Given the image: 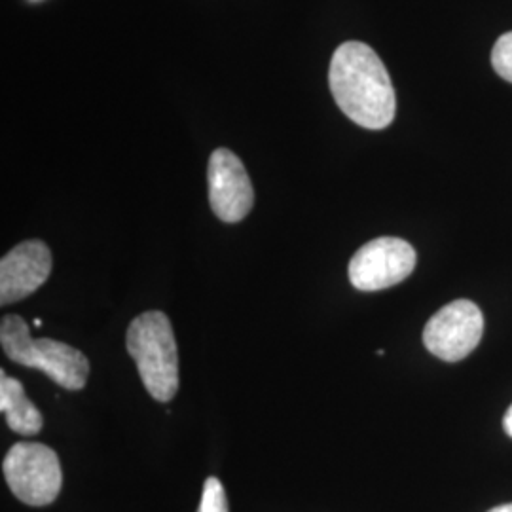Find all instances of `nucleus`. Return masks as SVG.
Instances as JSON below:
<instances>
[{"mask_svg":"<svg viewBox=\"0 0 512 512\" xmlns=\"http://www.w3.org/2000/svg\"><path fill=\"white\" fill-rule=\"evenodd\" d=\"M198 512H228V499L219 478L211 476L205 480Z\"/></svg>","mask_w":512,"mask_h":512,"instance_id":"10","label":"nucleus"},{"mask_svg":"<svg viewBox=\"0 0 512 512\" xmlns=\"http://www.w3.org/2000/svg\"><path fill=\"white\" fill-rule=\"evenodd\" d=\"M0 410L8 427L21 437H35L42 431V414L25 395L21 382L4 370L0 372Z\"/></svg>","mask_w":512,"mask_h":512,"instance_id":"9","label":"nucleus"},{"mask_svg":"<svg viewBox=\"0 0 512 512\" xmlns=\"http://www.w3.org/2000/svg\"><path fill=\"white\" fill-rule=\"evenodd\" d=\"M209 203L222 222L234 224L245 219L255 205V190L245 165L228 148H217L207 167Z\"/></svg>","mask_w":512,"mask_h":512,"instance_id":"7","label":"nucleus"},{"mask_svg":"<svg viewBox=\"0 0 512 512\" xmlns=\"http://www.w3.org/2000/svg\"><path fill=\"white\" fill-rule=\"evenodd\" d=\"M503 429H505V433L512 439V404L509 406L505 418H503Z\"/></svg>","mask_w":512,"mask_h":512,"instance_id":"12","label":"nucleus"},{"mask_svg":"<svg viewBox=\"0 0 512 512\" xmlns=\"http://www.w3.org/2000/svg\"><path fill=\"white\" fill-rule=\"evenodd\" d=\"M332 97L357 126L384 129L393 122L397 99L384 61L357 40L344 42L332 55L329 69Z\"/></svg>","mask_w":512,"mask_h":512,"instance_id":"1","label":"nucleus"},{"mask_svg":"<svg viewBox=\"0 0 512 512\" xmlns=\"http://www.w3.org/2000/svg\"><path fill=\"white\" fill-rule=\"evenodd\" d=\"M416 260L414 247L404 239H372L351 258L349 281L365 293L389 289L414 272Z\"/></svg>","mask_w":512,"mask_h":512,"instance_id":"6","label":"nucleus"},{"mask_svg":"<svg viewBox=\"0 0 512 512\" xmlns=\"http://www.w3.org/2000/svg\"><path fill=\"white\" fill-rule=\"evenodd\" d=\"M0 344L6 357L18 365L42 370L55 384L78 391L90 374L88 357L69 344L31 336L29 325L19 315H6L0 323Z\"/></svg>","mask_w":512,"mask_h":512,"instance_id":"3","label":"nucleus"},{"mask_svg":"<svg viewBox=\"0 0 512 512\" xmlns=\"http://www.w3.org/2000/svg\"><path fill=\"white\" fill-rule=\"evenodd\" d=\"M488 512H512V503H507V505H501V507H495L492 511Z\"/></svg>","mask_w":512,"mask_h":512,"instance_id":"13","label":"nucleus"},{"mask_svg":"<svg viewBox=\"0 0 512 512\" xmlns=\"http://www.w3.org/2000/svg\"><path fill=\"white\" fill-rule=\"evenodd\" d=\"M35 327H38V329L42 327V321H40V319H35Z\"/></svg>","mask_w":512,"mask_h":512,"instance_id":"14","label":"nucleus"},{"mask_svg":"<svg viewBox=\"0 0 512 512\" xmlns=\"http://www.w3.org/2000/svg\"><path fill=\"white\" fill-rule=\"evenodd\" d=\"M492 65L495 73L512 84V31L499 37L492 50Z\"/></svg>","mask_w":512,"mask_h":512,"instance_id":"11","label":"nucleus"},{"mask_svg":"<svg viewBox=\"0 0 512 512\" xmlns=\"http://www.w3.org/2000/svg\"><path fill=\"white\" fill-rule=\"evenodd\" d=\"M484 315L471 300H456L437 311L423 329V344L429 353L448 363L471 355L482 340Z\"/></svg>","mask_w":512,"mask_h":512,"instance_id":"5","label":"nucleus"},{"mask_svg":"<svg viewBox=\"0 0 512 512\" xmlns=\"http://www.w3.org/2000/svg\"><path fill=\"white\" fill-rule=\"evenodd\" d=\"M12 494L31 507H44L57 499L63 484L59 458L40 442L14 444L2 463Z\"/></svg>","mask_w":512,"mask_h":512,"instance_id":"4","label":"nucleus"},{"mask_svg":"<svg viewBox=\"0 0 512 512\" xmlns=\"http://www.w3.org/2000/svg\"><path fill=\"white\" fill-rule=\"evenodd\" d=\"M126 346L150 397L158 403H169L179 391V355L169 317L162 311H147L135 317L129 325Z\"/></svg>","mask_w":512,"mask_h":512,"instance_id":"2","label":"nucleus"},{"mask_svg":"<svg viewBox=\"0 0 512 512\" xmlns=\"http://www.w3.org/2000/svg\"><path fill=\"white\" fill-rule=\"evenodd\" d=\"M52 266V253L44 241L31 239L16 245L0 260V304H14L38 291Z\"/></svg>","mask_w":512,"mask_h":512,"instance_id":"8","label":"nucleus"}]
</instances>
